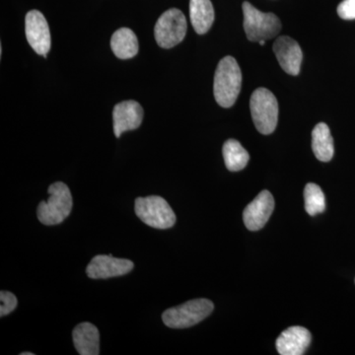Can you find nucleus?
I'll return each mask as SVG.
<instances>
[{
    "label": "nucleus",
    "mask_w": 355,
    "mask_h": 355,
    "mask_svg": "<svg viewBox=\"0 0 355 355\" xmlns=\"http://www.w3.org/2000/svg\"><path fill=\"white\" fill-rule=\"evenodd\" d=\"M242 86V72L234 58H222L214 76V92L216 101L223 108L235 104Z\"/></svg>",
    "instance_id": "1"
},
{
    "label": "nucleus",
    "mask_w": 355,
    "mask_h": 355,
    "mask_svg": "<svg viewBox=\"0 0 355 355\" xmlns=\"http://www.w3.org/2000/svg\"><path fill=\"white\" fill-rule=\"evenodd\" d=\"M48 193L50 198L40 202L37 216L44 225H58L64 222L71 212L73 200L69 187L62 182L51 184Z\"/></svg>",
    "instance_id": "2"
},
{
    "label": "nucleus",
    "mask_w": 355,
    "mask_h": 355,
    "mask_svg": "<svg viewBox=\"0 0 355 355\" xmlns=\"http://www.w3.org/2000/svg\"><path fill=\"white\" fill-rule=\"evenodd\" d=\"M214 309V303L209 299H195L166 310L162 320L171 329L190 328L209 317Z\"/></svg>",
    "instance_id": "3"
},
{
    "label": "nucleus",
    "mask_w": 355,
    "mask_h": 355,
    "mask_svg": "<svg viewBox=\"0 0 355 355\" xmlns=\"http://www.w3.org/2000/svg\"><path fill=\"white\" fill-rule=\"evenodd\" d=\"M252 118L257 130L263 135H270L275 130L279 121V103L268 89L254 91L250 100Z\"/></svg>",
    "instance_id": "4"
},
{
    "label": "nucleus",
    "mask_w": 355,
    "mask_h": 355,
    "mask_svg": "<svg viewBox=\"0 0 355 355\" xmlns=\"http://www.w3.org/2000/svg\"><path fill=\"white\" fill-rule=\"evenodd\" d=\"M244 13V29L248 40L260 42L275 38L282 30V22L275 14L263 13L254 8L250 2L242 6Z\"/></svg>",
    "instance_id": "5"
},
{
    "label": "nucleus",
    "mask_w": 355,
    "mask_h": 355,
    "mask_svg": "<svg viewBox=\"0 0 355 355\" xmlns=\"http://www.w3.org/2000/svg\"><path fill=\"white\" fill-rule=\"evenodd\" d=\"M135 210L140 220L150 227L171 228L176 222V216L169 203L159 196L137 198L135 200Z\"/></svg>",
    "instance_id": "6"
},
{
    "label": "nucleus",
    "mask_w": 355,
    "mask_h": 355,
    "mask_svg": "<svg viewBox=\"0 0 355 355\" xmlns=\"http://www.w3.org/2000/svg\"><path fill=\"white\" fill-rule=\"evenodd\" d=\"M186 17L181 10L171 8L165 11L156 22L154 34L161 48L171 49L181 43L187 34Z\"/></svg>",
    "instance_id": "7"
},
{
    "label": "nucleus",
    "mask_w": 355,
    "mask_h": 355,
    "mask_svg": "<svg viewBox=\"0 0 355 355\" xmlns=\"http://www.w3.org/2000/svg\"><path fill=\"white\" fill-rule=\"evenodd\" d=\"M26 38L33 50L40 55L46 57L51 49V32L48 22L38 10L27 13L25 19Z\"/></svg>",
    "instance_id": "8"
},
{
    "label": "nucleus",
    "mask_w": 355,
    "mask_h": 355,
    "mask_svg": "<svg viewBox=\"0 0 355 355\" xmlns=\"http://www.w3.org/2000/svg\"><path fill=\"white\" fill-rule=\"evenodd\" d=\"M133 263L127 259H118L107 254H98L91 260L86 268V273L90 279H106L121 277L132 272Z\"/></svg>",
    "instance_id": "9"
},
{
    "label": "nucleus",
    "mask_w": 355,
    "mask_h": 355,
    "mask_svg": "<svg viewBox=\"0 0 355 355\" xmlns=\"http://www.w3.org/2000/svg\"><path fill=\"white\" fill-rule=\"evenodd\" d=\"M275 209V200L268 191H263L247 205L243 212L245 225L250 231H258L266 225Z\"/></svg>",
    "instance_id": "10"
},
{
    "label": "nucleus",
    "mask_w": 355,
    "mask_h": 355,
    "mask_svg": "<svg viewBox=\"0 0 355 355\" xmlns=\"http://www.w3.org/2000/svg\"><path fill=\"white\" fill-rule=\"evenodd\" d=\"M272 49L282 69L291 76H298L303 53L297 42L291 37L282 36L275 42Z\"/></svg>",
    "instance_id": "11"
},
{
    "label": "nucleus",
    "mask_w": 355,
    "mask_h": 355,
    "mask_svg": "<svg viewBox=\"0 0 355 355\" xmlns=\"http://www.w3.org/2000/svg\"><path fill=\"white\" fill-rule=\"evenodd\" d=\"M114 133L120 137L128 130H137L140 127L144 119V109L139 103L135 101H123L114 106Z\"/></svg>",
    "instance_id": "12"
},
{
    "label": "nucleus",
    "mask_w": 355,
    "mask_h": 355,
    "mask_svg": "<svg viewBox=\"0 0 355 355\" xmlns=\"http://www.w3.org/2000/svg\"><path fill=\"white\" fill-rule=\"evenodd\" d=\"M312 342V335L303 327L294 326L286 329L277 338V349L282 355H302Z\"/></svg>",
    "instance_id": "13"
},
{
    "label": "nucleus",
    "mask_w": 355,
    "mask_h": 355,
    "mask_svg": "<svg viewBox=\"0 0 355 355\" xmlns=\"http://www.w3.org/2000/svg\"><path fill=\"white\" fill-rule=\"evenodd\" d=\"M74 347L80 355L100 354L99 331L94 324L88 323L79 324L72 333Z\"/></svg>",
    "instance_id": "14"
},
{
    "label": "nucleus",
    "mask_w": 355,
    "mask_h": 355,
    "mask_svg": "<svg viewBox=\"0 0 355 355\" xmlns=\"http://www.w3.org/2000/svg\"><path fill=\"white\" fill-rule=\"evenodd\" d=\"M111 48L116 58L128 60L139 53V40L132 30L121 28L112 36Z\"/></svg>",
    "instance_id": "15"
},
{
    "label": "nucleus",
    "mask_w": 355,
    "mask_h": 355,
    "mask_svg": "<svg viewBox=\"0 0 355 355\" xmlns=\"http://www.w3.org/2000/svg\"><path fill=\"white\" fill-rule=\"evenodd\" d=\"M190 18L191 25L198 34L209 31L214 21V9L210 0H191Z\"/></svg>",
    "instance_id": "16"
},
{
    "label": "nucleus",
    "mask_w": 355,
    "mask_h": 355,
    "mask_svg": "<svg viewBox=\"0 0 355 355\" xmlns=\"http://www.w3.org/2000/svg\"><path fill=\"white\" fill-rule=\"evenodd\" d=\"M312 149L318 160L329 162L335 153L330 128L324 123H318L312 132Z\"/></svg>",
    "instance_id": "17"
},
{
    "label": "nucleus",
    "mask_w": 355,
    "mask_h": 355,
    "mask_svg": "<svg viewBox=\"0 0 355 355\" xmlns=\"http://www.w3.org/2000/svg\"><path fill=\"white\" fill-rule=\"evenodd\" d=\"M223 157L229 171H241L246 167L250 155L239 141L228 139L223 146Z\"/></svg>",
    "instance_id": "18"
},
{
    "label": "nucleus",
    "mask_w": 355,
    "mask_h": 355,
    "mask_svg": "<svg viewBox=\"0 0 355 355\" xmlns=\"http://www.w3.org/2000/svg\"><path fill=\"white\" fill-rule=\"evenodd\" d=\"M305 209L311 216L322 214L326 209V200L322 189L316 184H306L304 190Z\"/></svg>",
    "instance_id": "19"
},
{
    "label": "nucleus",
    "mask_w": 355,
    "mask_h": 355,
    "mask_svg": "<svg viewBox=\"0 0 355 355\" xmlns=\"http://www.w3.org/2000/svg\"><path fill=\"white\" fill-rule=\"evenodd\" d=\"M17 298L11 292L4 291L0 292V317H4L12 313L17 307Z\"/></svg>",
    "instance_id": "20"
},
{
    "label": "nucleus",
    "mask_w": 355,
    "mask_h": 355,
    "mask_svg": "<svg viewBox=\"0 0 355 355\" xmlns=\"http://www.w3.org/2000/svg\"><path fill=\"white\" fill-rule=\"evenodd\" d=\"M338 14L342 19H355V0H343L338 7Z\"/></svg>",
    "instance_id": "21"
},
{
    "label": "nucleus",
    "mask_w": 355,
    "mask_h": 355,
    "mask_svg": "<svg viewBox=\"0 0 355 355\" xmlns=\"http://www.w3.org/2000/svg\"><path fill=\"white\" fill-rule=\"evenodd\" d=\"M21 355H34V354H32V352H22Z\"/></svg>",
    "instance_id": "22"
},
{
    "label": "nucleus",
    "mask_w": 355,
    "mask_h": 355,
    "mask_svg": "<svg viewBox=\"0 0 355 355\" xmlns=\"http://www.w3.org/2000/svg\"><path fill=\"white\" fill-rule=\"evenodd\" d=\"M259 44H260L261 46H263V44H266L265 40H261V41L259 42Z\"/></svg>",
    "instance_id": "23"
}]
</instances>
